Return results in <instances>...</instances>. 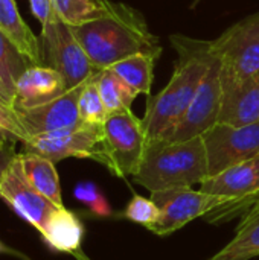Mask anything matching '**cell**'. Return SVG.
I'll return each mask as SVG.
<instances>
[{
  "label": "cell",
  "mask_w": 259,
  "mask_h": 260,
  "mask_svg": "<svg viewBox=\"0 0 259 260\" xmlns=\"http://www.w3.org/2000/svg\"><path fill=\"white\" fill-rule=\"evenodd\" d=\"M56 15L69 26L93 20L101 12L99 0H52Z\"/></svg>",
  "instance_id": "cell-24"
},
{
  "label": "cell",
  "mask_w": 259,
  "mask_h": 260,
  "mask_svg": "<svg viewBox=\"0 0 259 260\" xmlns=\"http://www.w3.org/2000/svg\"><path fill=\"white\" fill-rule=\"evenodd\" d=\"M98 87H99L101 98H102L108 113L130 110L131 104L139 96L111 69H104L99 73Z\"/></svg>",
  "instance_id": "cell-21"
},
{
  "label": "cell",
  "mask_w": 259,
  "mask_h": 260,
  "mask_svg": "<svg viewBox=\"0 0 259 260\" xmlns=\"http://www.w3.org/2000/svg\"><path fill=\"white\" fill-rule=\"evenodd\" d=\"M218 122L246 126L259 122V72L249 79L223 90Z\"/></svg>",
  "instance_id": "cell-15"
},
{
  "label": "cell",
  "mask_w": 259,
  "mask_h": 260,
  "mask_svg": "<svg viewBox=\"0 0 259 260\" xmlns=\"http://www.w3.org/2000/svg\"><path fill=\"white\" fill-rule=\"evenodd\" d=\"M101 12L96 18L70 26L92 64L108 69L118 61L134 53L162 55V46L143 18L130 5L99 0Z\"/></svg>",
  "instance_id": "cell-1"
},
{
  "label": "cell",
  "mask_w": 259,
  "mask_h": 260,
  "mask_svg": "<svg viewBox=\"0 0 259 260\" xmlns=\"http://www.w3.org/2000/svg\"><path fill=\"white\" fill-rule=\"evenodd\" d=\"M15 154H11V152H6V151H2L0 149V178L3 175V172L6 171V168L9 166L11 160L14 158Z\"/></svg>",
  "instance_id": "cell-31"
},
{
  "label": "cell",
  "mask_w": 259,
  "mask_h": 260,
  "mask_svg": "<svg viewBox=\"0 0 259 260\" xmlns=\"http://www.w3.org/2000/svg\"><path fill=\"white\" fill-rule=\"evenodd\" d=\"M29 66L32 64L0 29V79L11 94L12 102L15 96V84Z\"/></svg>",
  "instance_id": "cell-22"
},
{
  "label": "cell",
  "mask_w": 259,
  "mask_h": 260,
  "mask_svg": "<svg viewBox=\"0 0 259 260\" xmlns=\"http://www.w3.org/2000/svg\"><path fill=\"white\" fill-rule=\"evenodd\" d=\"M20 142V139L12 134L11 131H8L6 128H3L0 125V149L2 151H6V152H11V154H17L15 152V145Z\"/></svg>",
  "instance_id": "cell-29"
},
{
  "label": "cell",
  "mask_w": 259,
  "mask_h": 260,
  "mask_svg": "<svg viewBox=\"0 0 259 260\" xmlns=\"http://www.w3.org/2000/svg\"><path fill=\"white\" fill-rule=\"evenodd\" d=\"M256 218H259V193L249 201V204L246 207V212L243 213V219H241L240 225L247 224V222H250V221H253Z\"/></svg>",
  "instance_id": "cell-30"
},
{
  "label": "cell",
  "mask_w": 259,
  "mask_h": 260,
  "mask_svg": "<svg viewBox=\"0 0 259 260\" xmlns=\"http://www.w3.org/2000/svg\"><path fill=\"white\" fill-rule=\"evenodd\" d=\"M157 59L159 56L153 53H134L108 69H111L137 94L150 96L154 79V64Z\"/></svg>",
  "instance_id": "cell-19"
},
{
  "label": "cell",
  "mask_w": 259,
  "mask_h": 260,
  "mask_svg": "<svg viewBox=\"0 0 259 260\" xmlns=\"http://www.w3.org/2000/svg\"><path fill=\"white\" fill-rule=\"evenodd\" d=\"M0 198L38 232L44 229L49 216L58 209V206L40 195L23 180L12 163H9L0 178Z\"/></svg>",
  "instance_id": "cell-13"
},
{
  "label": "cell",
  "mask_w": 259,
  "mask_h": 260,
  "mask_svg": "<svg viewBox=\"0 0 259 260\" xmlns=\"http://www.w3.org/2000/svg\"><path fill=\"white\" fill-rule=\"evenodd\" d=\"M0 29L32 66H41V44L21 18L14 0H0Z\"/></svg>",
  "instance_id": "cell-18"
},
{
  "label": "cell",
  "mask_w": 259,
  "mask_h": 260,
  "mask_svg": "<svg viewBox=\"0 0 259 260\" xmlns=\"http://www.w3.org/2000/svg\"><path fill=\"white\" fill-rule=\"evenodd\" d=\"M98 76L99 75L93 76L92 79H89L85 82V85L82 87V91L79 94V101H78L81 122L89 123V125H102L108 114L105 104L99 93Z\"/></svg>",
  "instance_id": "cell-23"
},
{
  "label": "cell",
  "mask_w": 259,
  "mask_h": 260,
  "mask_svg": "<svg viewBox=\"0 0 259 260\" xmlns=\"http://www.w3.org/2000/svg\"><path fill=\"white\" fill-rule=\"evenodd\" d=\"M177 52L174 72L166 87L147 101L143 126L148 142L162 139L179 122L194 99L212 59V41L185 35H171Z\"/></svg>",
  "instance_id": "cell-2"
},
{
  "label": "cell",
  "mask_w": 259,
  "mask_h": 260,
  "mask_svg": "<svg viewBox=\"0 0 259 260\" xmlns=\"http://www.w3.org/2000/svg\"><path fill=\"white\" fill-rule=\"evenodd\" d=\"M29 6L35 18L41 23V26L49 24L56 17L52 0H29Z\"/></svg>",
  "instance_id": "cell-28"
},
{
  "label": "cell",
  "mask_w": 259,
  "mask_h": 260,
  "mask_svg": "<svg viewBox=\"0 0 259 260\" xmlns=\"http://www.w3.org/2000/svg\"><path fill=\"white\" fill-rule=\"evenodd\" d=\"M11 163L34 190L46 197L55 206L64 207L61 198L60 178L53 161L37 154L21 152L15 154Z\"/></svg>",
  "instance_id": "cell-16"
},
{
  "label": "cell",
  "mask_w": 259,
  "mask_h": 260,
  "mask_svg": "<svg viewBox=\"0 0 259 260\" xmlns=\"http://www.w3.org/2000/svg\"><path fill=\"white\" fill-rule=\"evenodd\" d=\"M200 2H202V0H194V3H192L191 6H192V8H195V6H197V5H198Z\"/></svg>",
  "instance_id": "cell-33"
},
{
  "label": "cell",
  "mask_w": 259,
  "mask_h": 260,
  "mask_svg": "<svg viewBox=\"0 0 259 260\" xmlns=\"http://www.w3.org/2000/svg\"><path fill=\"white\" fill-rule=\"evenodd\" d=\"M3 251H6V248H5V247H3V245L0 244V253H3Z\"/></svg>",
  "instance_id": "cell-34"
},
{
  "label": "cell",
  "mask_w": 259,
  "mask_h": 260,
  "mask_svg": "<svg viewBox=\"0 0 259 260\" xmlns=\"http://www.w3.org/2000/svg\"><path fill=\"white\" fill-rule=\"evenodd\" d=\"M124 215L130 221L150 229L151 225H154L157 222V219L160 216V210L151 198L134 195L131 198V201L128 203Z\"/></svg>",
  "instance_id": "cell-25"
},
{
  "label": "cell",
  "mask_w": 259,
  "mask_h": 260,
  "mask_svg": "<svg viewBox=\"0 0 259 260\" xmlns=\"http://www.w3.org/2000/svg\"><path fill=\"white\" fill-rule=\"evenodd\" d=\"M209 178L202 136L185 142H148L133 180L151 193L176 187H191Z\"/></svg>",
  "instance_id": "cell-3"
},
{
  "label": "cell",
  "mask_w": 259,
  "mask_h": 260,
  "mask_svg": "<svg viewBox=\"0 0 259 260\" xmlns=\"http://www.w3.org/2000/svg\"><path fill=\"white\" fill-rule=\"evenodd\" d=\"M43 241L55 251L76 254L79 251L84 227L78 216L66 207H58L40 232Z\"/></svg>",
  "instance_id": "cell-17"
},
{
  "label": "cell",
  "mask_w": 259,
  "mask_h": 260,
  "mask_svg": "<svg viewBox=\"0 0 259 260\" xmlns=\"http://www.w3.org/2000/svg\"><path fill=\"white\" fill-rule=\"evenodd\" d=\"M84 85L85 82L72 90H67L63 96L47 104H43L40 107L15 110L27 134V139L34 136L46 134V133L73 128L82 123L79 117L78 101H79V94Z\"/></svg>",
  "instance_id": "cell-12"
},
{
  "label": "cell",
  "mask_w": 259,
  "mask_h": 260,
  "mask_svg": "<svg viewBox=\"0 0 259 260\" xmlns=\"http://www.w3.org/2000/svg\"><path fill=\"white\" fill-rule=\"evenodd\" d=\"M151 200L157 204L160 216L151 230L154 235L168 236L188 222L206 216L217 207L227 203L224 197L205 193L203 190H192L191 187H176L151 193Z\"/></svg>",
  "instance_id": "cell-11"
},
{
  "label": "cell",
  "mask_w": 259,
  "mask_h": 260,
  "mask_svg": "<svg viewBox=\"0 0 259 260\" xmlns=\"http://www.w3.org/2000/svg\"><path fill=\"white\" fill-rule=\"evenodd\" d=\"M41 66L55 69L64 79L67 90H72L93 76L99 75L82 46L72 32V27L58 15L41 29Z\"/></svg>",
  "instance_id": "cell-6"
},
{
  "label": "cell",
  "mask_w": 259,
  "mask_h": 260,
  "mask_svg": "<svg viewBox=\"0 0 259 260\" xmlns=\"http://www.w3.org/2000/svg\"><path fill=\"white\" fill-rule=\"evenodd\" d=\"M200 190L227 200V203L206 215L211 224L226 222L243 215L249 201L259 193V155L206 178L200 184Z\"/></svg>",
  "instance_id": "cell-7"
},
{
  "label": "cell",
  "mask_w": 259,
  "mask_h": 260,
  "mask_svg": "<svg viewBox=\"0 0 259 260\" xmlns=\"http://www.w3.org/2000/svg\"><path fill=\"white\" fill-rule=\"evenodd\" d=\"M259 256V218L238 225L235 238L211 260H250Z\"/></svg>",
  "instance_id": "cell-20"
},
{
  "label": "cell",
  "mask_w": 259,
  "mask_h": 260,
  "mask_svg": "<svg viewBox=\"0 0 259 260\" xmlns=\"http://www.w3.org/2000/svg\"><path fill=\"white\" fill-rule=\"evenodd\" d=\"M148 145L143 120L131 108L108 113L102 123V165L116 177H133Z\"/></svg>",
  "instance_id": "cell-4"
},
{
  "label": "cell",
  "mask_w": 259,
  "mask_h": 260,
  "mask_svg": "<svg viewBox=\"0 0 259 260\" xmlns=\"http://www.w3.org/2000/svg\"><path fill=\"white\" fill-rule=\"evenodd\" d=\"M23 152L41 155L53 163L64 158H92L102 165V125L79 123L73 128L29 137Z\"/></svg>",
  "instance_id": "cell-9"
},
{
  "label": "cell",
  "mask_w": 259,
  "mask_h": 260,
  "mask_svg": "<svg viewBox=\"0 0 259 260\" xmlns=\"http://www.w3.org/2000/svg\"><path fill=\"white\" fill-rule=\"evenodd\" d=\"M0 98L6 102V104H9L11 107H12V99H11V94L8 93V90H6V87L3 85V82H2V79H0Z\"/></svg>",
  "instance_id": "cell-32"
},
{
  "label": "cell",
  "mask_w": 259,
  "mask_h": 260,
  "mask_svg": "<svg viewBox=\"0 0 259 260\" xmlns=\"http://www.w3.org/2000/svg\"><path fill=\"white\" fill-rule=\"evenodd\" d=\"M0 125L3 128H6L8 131H11L12 134H15L21 143L27 140V134H26L15 110L3 101H0Z\"/></svg>",
  "instance_id": "cell-27"
},
{
  "label": "cell",
  "mask_w": 259,
  "mask_h": 260,
  "mask_svg": "<svg viewBox=\"0 0 259 260\" xmlns=\"http://www.w3.org/2000/svg\"><path fill=\"white\" fill-rule=\"evenodd\" d=\"M0 101H3V99H2V98H0ZM3 102H5V101H3Z\"/></svg>",
  "instance_id": "cell-35"
},
{
  "label": "cell",
  "mask_w": 259,
  "mask_h": 260,
  "mask_svg": "<svg viewBox=\"0 0 259 260\" xmlns=\"http://www.w3.org/2000/svg\"><path fill=\"white\" fill-rule=\"evenodd\" d=\"M214 55L221 62L223 90L231 88L259 72V12L227 27L212 40Z\"/></svg>",
  "instance_id": "cell-5"
},
{
  "label": "cell",
  "mask_w": 259,
  "mask_h": 260,
  "mask_svg": "<svg viewBox=\"0 0 259 260\" xmlns=\"http://www.w3.org/2000/svg\"><path fill=\"white\" fill-rule=\"evenodd\" d=\"M221 62L214 55V59L194 96L185 114L169 129L162 140L168 142H185L205 134L218 122L223 87L220 79ZM159 140V139H157Z\"/></svg>",
  "instance_id": "cell-10"
},
{
  "label": "cell",
  "mask_w": 259,
  "mask_h": 260,
  "mask_svg": "<svg viewBox=\"0 0 259 260\" xmlns=\"http://www.w3.org/2000/svg\"><path fill=\"white\" fill-rule=\"evenodd\" d=\"M73 197L79 203L87 206L90 209V212L95 213L96 216H110L111 215V207H110L108 201L105 200L102 192L98 189V186H95L93 183L84 181V183L76 184V187L73 190Z\"/></svg>",
  "instance_id": "cell-26"
},
{
  "label": "cell",
  "mask_w": 259,
  "mask_h": 260,
  "mask_svg": "<svg viewBox=\"0 0 259 260\" xmlns=\"http://www.w3.org/2000/svg\"><path fill=\"white\" fill-rule=\"evenodd\" d=\"M209 177H215L226 169L259 155V122L234 126L217 122L202 134Z\"/></svg>",
  "instance_id": "cell-8"
},
{
  "label": "cell",
  "mask_w": 259,
  "mask_h": 260,
  "mask_svg": "<svg viewBox=\"0 0 259 260\" xmlns=\"http://www.w3.org/2000/svg\"><path fill=\"white\" fill-rule=\"evenodd\" d=\"M67 91L63 76L47 66H29L15 84L14 110H24L47 104Z\"/></svg>",
  "instance_id": "cell-14"
}]
</instances>
